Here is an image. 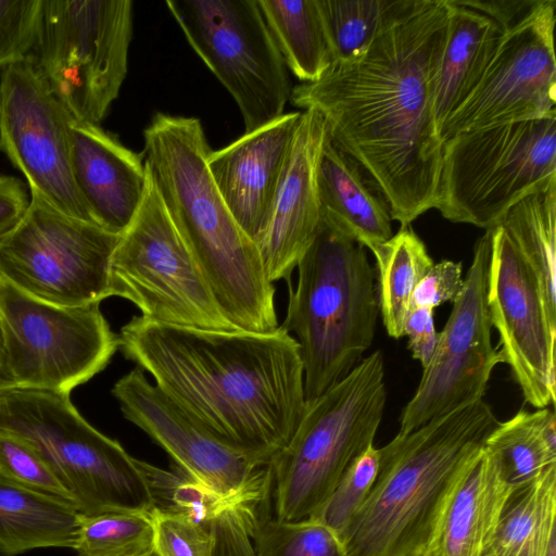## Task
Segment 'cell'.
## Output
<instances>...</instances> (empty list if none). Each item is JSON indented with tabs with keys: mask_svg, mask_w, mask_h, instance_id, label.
Returning a JSON list of instances; mask_svg holds the SVG:
<instances>
[{
	"mask_svg": "<svg viewBox=\"0 0 556 556\" xmlns=\"http://www.w3.org/2000/svg\"><path fill=\"white\" fill-rule=\"evenodd\" d=\"M450 12L448 0H391L366 48L291 90L294 106L324 116L331 142L362 166L401 226L435 206L443 141L432 87Z\"/></svg>",
	"mask_w": 556,
	"mask_h": 556,
	"instance_id": "cell-1",
	"label": "cell"
},
{
	"mask_svg": "<svg viewBox=\"0 0 556 556\" xmlns=\"http://www.w3.org/2000/svg\"><path fill=\"white\" fill-rule=\"evenodd\" d=\"M124 356L223 442L267 463L306 408L300 345L271 332L175 327L134 316L118 334Z\"/></svg>",
	"mask_w": 556,
	"mask_h": 556,
	"instance_id": "cell-2",
	"label": "cell"
},
{
	"mask_svg": "<svg viewBox=\"0 0 556 556\" xmlns=\"http://www.w3.org/2000/svg\"><path fill=\"white\" fill-rule=\"evenodd\" d=\"M143 140L144 163L223 315L241 331H275L274 283L211 176L200 119L159 112Z\"/></svg>",
	"mask_w": 556,
	"mask_h": 556,
	"instance_id": "cell-3",
	"label": "cell"
},
{
	"mask_svg": "<svg viewBox=\"0 0 556 556\" xmlns=\"http://www.w3.org/2000/svg\"><path fill=\"white\" fill-rule=\"evenodd\" d=\"M482 399L379 448V472L341 535L348 556H420L458 479L498 425Z\"/></svg>",
	"mask_w": 556,
	"mask_h": 556,
	"instance_id": "cell-4",
	"label": "cell"
},
{
	"mask_svg": "<svg viewBox=\"0 0 556 556\" xmlns=\"http://www.w3.org/2000/svg\"><path fill=\"white\" fill-rule=\"evenodd\" d=\"M296 268L281 327L300 345L311 404L362 361L375 337L379 307L365 247L321 210Z\"/></svg>",
	"mask_w": 556,
	"mask_h": 556,
	"instance_id": "cell-5",
	"label": "cell"
},
{
	"mask_svg": "<svg viewBox=\"0 0 556 556\" xmlns=\"http://www.w3.org/2000/svg\"><path fill=\"white\" fill-rule=\"evenodd\" d=\"M386 401L383 355L375 351L306 404L269 464L274 518L296 521L318 511L351 462L374 444Z\"/></svg>",
	"mask_w": 556,
	"mask_h": 556,
	"instance_id": "cell-6",
	"label": "cell"
},
{
	"mask_svg": "<svg viewBox=\"0 0 556 556\" xmlns=\"http://www.w3.org/2000/svg\"><path fill=\"white\" fill-rule=\"evenodd\" d=\"M0 429L27 441L70 492L79 514L154 508L142 460L92 427L70 394L0 389Z\"/></svg>",
	"mask_w": 556,
	"mask_h": 556,
	"instance_id": "cell-7",
	"label": "cell"
},
{
	"mask_svg": "<svg viewBox=\"0 0 556 556\" xmlns=\"http://www.w3.org/2000/svg\"><path fill=\"white\" fill-rule=\"evenodd\" d=\"M556 181V116L459 132L443 142L435 206L490 229L525 197Z\"/></svg>",
	"mask_w": 556,
	"mask_h": 556,
	"instance_id": "cell-8",
	"label": "cell"
},
{
	"mask_svg": "<svg viewBox=\"0 0 556 556\" xmlns=\"http://www.w3.org/2000/svg\"><path fill=\"white\" fill-rule=\"evenodd\" d=\"M131 37L130 0H41L30 54L74 119L99 125L126 78Z\"/></svg>",
	"mask_w": 556,
	"mask_h": 556,
	"instance_id": "cell-9",
	"label": "cell"
},
{
	"mask_svg": "<svg viewBox=\"0 0 556 556\" xmlns=\"http://www.w3.org/2000/svg\"><path fill=\"white\" fill-rule=\"evenodd\" d=\"M146 168L142 201L112 255V296L128 300L139 308L142 317L160 324L215 331L238 330L219 309L147 165Z\"/></svg>",
	"mask_w": 556,
	"mask_h": 556,
	"instance_id": "cell-10",
	"label": "cell"
},
{
	"mask_svg": "<svg viewBox=\"0 0 556 556\" xmlns=\"http://www.w3.org/2000/svg\"><path fill=\"white\" fill-rule=\"evenodd\" d=\"M3 361L0 389L71 394L102 371L119 348L99 304L59 306L0 278Z\"/></svg>",
	"mask_w": 556,
	"mask_h": 556,
	"instance_id": "cell-11",
	"label": "cell"
},
{
	"mask_svg": "<svg viewBox=\"0 0 556 556\" xmlns=\"http://www.w3.org/2000/svg\"><path fill=\"white\" fill-rule=\"evenodd\" d=\"M189 45L237 102L245 132L283 114L291 86L256 0H167Z\"/></svg>",
	"mask_w": 556,
	"mask_h": 556,
	"instance_id": "cell-12",
	"label": "cell"
},
{
	"mask_svg": "<svg viewBox=\"0 0 556 556\" xmlns=\"http://www.w3.org/2000/svg\"><path fill=\"white\" fill-rule=\"evenodd\" d=\"M119 237L30 193L25 217L0 241V278L50 304H100L112 296L110 266Z\"/></svg>",
	"mask_w": 556,
	"mask_h": 556,
	"instance_id": "cell-13",
	"label": "cell"
},
{
	"mask_svg": "<svg viewBox=\"0 0 556 556\" xmlns=\"http://www.w3.org/2000/svg\"><path fill=\"white\" fill-rule=\"evenodd\" d=\"M73 121L31 54L1 68L0 152L25 176L30 193L93 224L72 175Z\"/></svg>",
	"mask_w": 556,
	"mask_h": 556,
	"instance_id": "cell-14",
	"label": "cell"
},
{
	"mask_svg": "<svg viewBox=\"0 0 556 556\" xmlns=\"http://www.w3.org/2000/svg\"><path fill=\"white\" fill-rule=\"evenodd\" d=\"M491 229L476 242L464 286L453 302L417 390L404 407L399 434L483 399L494 367L502 363L491 341L488 276Z\"/></svg>",
	"mask_w": 556,
	"mask_h": 556,
	"instance_id": "cell-15",
	"label": "cell"
},
{
	"mask_svg": "<svg viewBox=\"0 0 556 556\" xmlns=\"http://www.w3.org/2000/svg\"><path fill=\"white\" fill-rule=\"evenodd\" d=\"M556 1L540 0L503 30L479 84L443 126L444 142L459 132L556 116Z\"/></svg>",
	"mask_w": 556,
	"mask_h": 556,
	"instance_id": "cell-16",
	"label": "cell"
},
{
	"mask_svg": "<svg viewBox=\"0 0 556 556\" xmlns=\"http://www.w3.org/2000/svg\"><path fill=\"white\" fill-rule=\"evenodd\" d=\"M124 417L144 431L193 480L226 498L270 494V463L219 440L136 367L112 389Z\"/></svg>",
	"mask_w": 556,
	"mask_h": 556,
	"instance_id": "cell-17",
	"label": "cell"
},
{
	"mask_svg": "<svg viewBox=\"0 0 556 556\" xmlns=\"http://www.w3.org/2000/svg\"><path fill=\"white\" fill-rule=\"evenodd\" d=\"M491 229L488 306L497 346L526 402L555 403L556 320L548 314L540 282L505 229Z\"/></svg>",
	"mask_w": 556,
	"mask_h": 556,
	"instance_id": "cell-18",
	"label": "cell"
},
{
	"mask_svg": "<svg viewBox=\"0 0 556 556\" xmlns=\"http://www.w3.org/2000/svg\"><path fill=\"white\" fill-rule=\"evenodd\" d=\"M327 123L315 109L302 112L276 191L266 228L257 242L268 279L292 287L293 270L312 242L320 218L317 170Z\"/></svg>",
	"mask_w": 556,
	"mask_h": 556,
	"instance_id": "cell-19",
	"label": "cell"
},
{
	"mask_svg": "<svg viewBox=\"0 0 556 556\" xmlns=\"http://www.w3.org/2000/svg\"><path fill=\"white\" fill-rule=\"evenodd\" d=\"M302 112L281 116L211 151L207 168L230 213L257 244L269 219Z\"/></svg>",
	"mask_w": 556,
	"mask_h": 556,
	"instance_id": "cell-20",
	"label": "cell"
},
{
	"mask_svg": "<svg viewBox=\"0 0 556 556\" xmlns=\"http://www.w3.org/2000/svg\"><path fill=\"white\" fill-rule=\"evenodd\" d=\"M71 166L76 189L92 223L121 236L142 201L144 160L99 125L73 121Z\"/></svg>",
	"mask_w": 556,
	"mask_h": 556,
	"instance_id": "cell-21",
	"label": "cell"
},
{
	"mask_svg": "<svg viewBox=\"0 0 556 556\" xmlns=\"http://www.w3.org/2000/svg\"><path fill=\"white\" fill-rule=\"evenodd\" d=\"M513 490L483 446L458 479L420 556H485Z\"/></svg>",
	"mask_w": 556,
	"mask_h": 556,
	"instance_id": "cell-22",
	"label": "cell"
},
{
	"mask_svg": "<svg viewBox=\"0 0 556 556\" xmlns=\"http://www.w3.org/2000/svg\"><path fill=\"white\" fill-rule=\"evenodd\" d=\"M450 20L432 87L438 134L479 84L503 34L488 15L448 0Z\"/></svg>",
	"mask_w": 556,
	"mask_h": 556,
	"instance_id": "cell-23",
	"label": "cell"
},
{
	"mask_svg": "<svg viewBox=\"0 0 556 556\" xmlns=\"http://www.w3.org/2000/svg\"><path fill=\"white\" fill-rule=\"evenodd\" d=\"M320 210L369 250L389 240V203L362 166L327 136L317 170Z\"/></svg>",
	"mask_w": 556,
	"mask_h": 556,
	"instance_id": "cell-24",
	"label": "cell"
},
{
	"mask_svg": "<svg viewBox=\"0 0 556 556\" xmlns=\"http://www.w3.org/2000/svg\"><path fill=\"white\" fill-rule=\"evenodd\" d=\"M79 513L70 502L0 479V554L74 547Z\"/></svg>",
	"mask_w": 556,
	"mask_h": 556,
	"instance_id": "cell-25",
	"label": "cell"
},
{
	"mask_svg": "<svg viewBox=\"0 0 556 556\" xmlns=\"http://www.w3.org/2000/svg\"><path fill=\"white\" fill-rule=\"evenodd\" d=\"M555 540L556 465L513 490L485 555L547 556Z\"/></svg>",
	"mask_w": 556,
	"mask_h": 556,
	"instance_id": "cell-26",
	"label": "cell"
},
{
	"mask_svg": "<svg viewBox=\"0 0 556 556\" xmlns=\"http://www.w3.org/2000/svg\"><path fill=\"white\" fill-rule=\"evenodd\" d=\"M285 64L302 83L318 80L333 54L318 0H256Z\"/></svg>",
	"mask_w": 556,
	"mask_h": 556,
	"instance_id": "cell-27",
	"label": "cell"
},
{
	"mask_svg": "<svg viewBox=\"0 0 556 556\" xmlns=\"http://www.w3.org/2000/svg\"><path fill=\"white\" fill-rule=\"evenodd\" d=\"M484 447L496 460L504 480L514 489L556 465V418L547 407L519 410L498 422Z\"/></svg>",
	"mask_w": 556,
	"mask_h": 556,
	"instance_id": "cell-28",
	"label": "cell"
},
{
	"mask_svg": "<svg viewBox=\"0 0 556 556\" xmlns=\"http://www.w3.org/2000/svg\"><path fill=\"white\" fill-rule=\"evenodd\" d=\"M370 251L377 263V301L382 321L388 334L400 339L404 336L412 294L433 261L410 225L401 226L389 240Z\"/></svg>",
	"mask_w": 556,
	"mask_h": 556,
	"instance_id": "cell-29",
	"label": "cell"
},
{
	"mask_svg": "<svg viewBox=\"0 0 556 556\" xmlns=\"http://www.w3.org/2000/svg\"><path fill=\"white\" fill-rule=\"evenodd\" d=\"M500 225L534 271L556 320V181L514 204Z\"/></svg>",
	"mask_w": 556,
	"mask_h": 556,
	"instance_id": "cell-30",
	"label": "cell"
},
{
	"mask_svg": "<svg viewBox=\"0 0 556 556\" xmlns=\"http://www.w3.org/2000/svg\"><path fill=\"white\" fill-rule=\"evenodd\" d=\"M73 549L77 556H155L151 515L128 510L79 514Z\"/></svg>",
	"mask_w": 556,
	"mask_h": 556,
	"instance_id": "cell-31",
	"label": "cell"
},
{
	"mask_svg": "<svg viewBox=\"0 0 556 556\" xmlns=\"http://www.w3.org/2000/svg\"><path fill=\"white\" fill-rule=\"evenodd\" d=\"M265 501L253 529L256 556H348L340 536L315 517L280 521L266 514Z\"/></svg>",
	"mask_w": 556,
	"mask_h": 556,
	"instance_id": "cell-32",
	"label": "cell"
},
{
	"mask_svg": "<svg viewBox=\"0 0 556 556\" xmlns=\"http://www.w3.org/2000/svg\"><path fill=\"white\" fill-rule=\"evenodd\" d=\"M390 3L391 0H318L334 61L345 60L369 45Z\"/></svg>",
	"mask_w": 556,
	"mask_h": 556,
	"instance_id": "cell-33",
	"label": "cell"
},
{
	"mask_svg": "<svg viewBox=\"0 0 556 556\" xmlns=\"http://www.w3.org/2000/svg\"><path fill=\"white\" fill-rule=\"evenodd\" d=\"M142 465L154 498L153 509L211 521L232 503L245 498H226L193 480L176 466L173 471H169L143 460Z\"/></svg>",
	"mask_w": 556,
	"mask_h": 556,
	"instance_id": "cell-34",
	"label": "cell"
},
{
	"mask_svg": "<svg viewBox=\"0 0 556 556\" xmlns=\"http://www.w3.org/2000/svg\"><path fill=\"white\" fill-rule=\"evenodd\" d=\"M380 451L374 444L356 456L342 473L315 517L340 538L359 509L379 472Z\"/></svg>",
	"mask_w": 556,
	"mask_h": 556,
	"instance_id": "cell-35",
	"label": "cell"
},
{
	"mask_svg": "<svg viewBox=\"0 0 556 556\" xmlns=\"http://www.w3.org/2000/svg\"><path fill=\"white\" fill-rule=\"evenodd\" d=\"M0 479L74 505L67 489L37 451L20 435L3 429H0Z\"/></svg>",
	"mask_w": 556,
	"mask_h": 556,
	"instance_id": "cell-36",
	"label": "cell"
},
{
	"mask_svg": "<svg viewBox=\"0 0 556 556\" xmlns=\"http://www.w3.org/2000/svg\"><path fill=\"white\" fill-rule=\"evenodd\" d=\"M155 556H212L213 520L153 509Z\"/></svg>",
	"mask_w": 556,
	"mask_h": 556,
	"instance_id": "cell-37",
	"label": "cell"
},
{
	"mask_svg": "<svg viewBox=\"0 0 556 556\" xmlns=\"http://www.w3.org/2000/svg\"><path fill=\"white\" fill-rule=\"evenodd\" d=\"M40 11L41 0H0V70L31 53Z\"/></svg>",
	"mask_w": 556,
	"mask_h": 556,
	"instance_id": "cell-38",
	"label": "cell"
},
{
	"mask_svg": "<svg viewBox=\"0 0 556 556\" xmlns=\"http://www.w3.org/2000/svg\"><path fill=\"white\" fill-rule=\"evenodd\" d=\"M266 498H245L230 504L213 519L212 556H256L253 529Z\"/></svg>",
	"mask_w": 556,
	"mask_h": 556,
	"instance_id": "cell-39",
	"label": "cell"
},
{
	"mask_svg": "<svg viewBox=\"0 0 556 556\" xmlns=\"http://www.w3.org/2000/svg\"><path fill=\"white\" fill-rule=\"evenodd\" d=\"M462 274V263L448 260L433 263L417 283L410 298V308L421 306L435 308L446 302L453 303L464 286Z\"/></svg>",
	"mask_w": 556,
	"mask_h": 556,
	"instance_id": "cell-40",
	"label": "cell"
},
{
	"mask_svg": "<svg viewBox=\"0 0 556 556\" xmlns=\"http://www.w3.org/2000/svg\"><path fill=\"white\" fill-rule=\"evenodd\" d=\"M433 311L434 308L429 306L413 307L404 324V336L408 339L407 346L413 357L418 359L424 368L429 364L439 339Z\"/></svg>",
	"mask_w": 556,
	"mask_h": 556,
	"instance_id": "cell-41",
	"label": "cell"
},
{
	"mask_svg": "<svg viewBox=\"0 0 556 556\" xmlns=\"http://www.w3.org/2000/svg\"><path fill=\"white\" fill-rule=\"evenodd\" d=\"M30 205V191L13 176L0 175V241L23 220Z\"/></svg>",
	"mask_w": 556,
	"mask_h": 556,
	"instance_id": "cell-42",
	"label": "cell"
},
{
	"mask_svg": "<svg viewBox=\"0 0 556 556\" xmlns=\"http://www.w3.org/2000/svg\"><path fill=\"white\" fill-rule=\"evenodd\" d=\"M465 7L491 17L505 30L523 20L540 0H458Z\"/></svg>",
	"mask_w": 556,
	"mask_h": 556,
	"instance_id": "cell-43",
	"label": "cell"
},
{
	"mask_svg": "<svg viewBox=\"0 0 556 556\" xmlns=\"http://www.w3.org/2000/svg\"><path fill=\"white\" fill-rule=\"evenodd\" d=\"M3 353H4L3 331H2V320H1V313H0V367H1L2 361H3Z\"/></svg>",
	"mask_w": 556,
	"mask_h": 556,
	"instance_id": "cell-44",
	"label": "cell"
},
{
	"mask_svg": "<svg viewBox=\"0 0 556 556\" xmlns=\"http://www.w3.org/2000/svg\"><path fill=\"white\" fill-rule=\"evenodd\" d=\"M547 556H556V540L551 544Z\"/></svg>",
	"mask_w": 556,
	"mask_h": 556,
	"instance_id": "cell-45",
	"label": "cell"
},
{
	"mask_svg": "<svg viewBox=\"0 0 556 556\" xmlns=\"http://www.w3.org/2000/svg\"><path fill=\"white\" fill-rule=\"evenodd\" d=\"M485 556H489V555H485Z\"/></svg>",
	"mask_w": 556,
	"mask_h": 556,
	"instance_id": "cell-46",
	"label": "cell"
}]
</instances>
